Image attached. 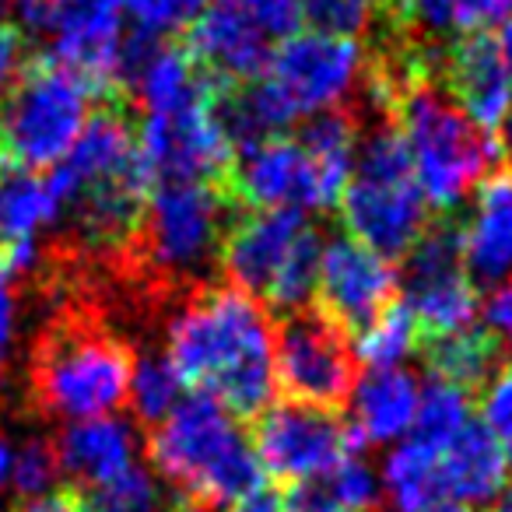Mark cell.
<instances>
[{
	"instance_id": "d590c367",
	"label": "cell",
	"mask_w": 512,
	"mask_h": 512,
	"mask_svg": "<svg viewBox=\"0 0 512 512\" xmlns=\"http://www.w3.org/2000/svg\"><path fill=\"white\" fill-rule=\"evenodd\" d=\"M29 64V39L18 25L0 22V99L15 85V78L22 74V67Z\"/></svg>"
},
{
	"instance_id": "7402d4cb",
	"label": "cell",
	"mask_w": 512,
	"mask_h": 512,
	"mask_svg": "<svg viewBox=\"0 0 512 512\" xmlns=\"http://www.w3.org/2000/svg\"><path fill=\"white\" fill-rule=\"evenodd\" d=\"M418 379L407 369H369L351 390V435L355 442L386 446L411 435L418 411Z\"/></svg>"
},
{
	"instance_id": "ba28073f",
	"label": "cell",
	"mask_w": 512,
	"mask_h": 512,
	"mask_svg": "<svg viewBox=\"0 0 512 512\" xmlns=\"http://www.w3.org/2000/svg\"><path fill=\"white\" fill-rule=\"evenodd\" d=\"M225 232V197L214 183H158L127 256L162 281H190L211 271Z\"/></svg>"
},
{
	"instance_id": "7bdbcfd3",
	"label": "cell",
	"mask_w": 512,
	"mask_h": 512,
	"mask_svg": "<svg viewBox=\"0 0 512 512\" xmlns=\"http://www.w3.org/2000/svg\"><path fill=\"white\" fill-rule=\"evenodd\" d=\"M491 512H512V484H505V488L498 491L495 505H491Z\"/></svg>"
},
{
	"instance_id": "f1b7e54d",
	"label": "cell",
	"mask_w": 512,
	"mask_h": 512,
	"mask_svg": "<svg viewBox=\"0 0 512 512\" xmlns=\"http://www.w3.org/2000/svg\"><path fill=\"white\" fill-rule=\"evenodd\" d=\"M127 400L134 407V414L148 425H162L172 411L183 400V379L172 369L169 355H141L134 358V369H130V386Z\"/></svg>"
},
{
	"instance_id": "7dc6e473",
	"label": "cell",
	"mask_w": 512,
	"mask_h": 512,
	"mask_svg": "<svg viewBox=\"0 0 512 512\" xmlns=\"http://www.w3.org/2000/svg\"><path fill=\"white\" fill-rule=\"evenodd\" d=\"M18 0H0V15H8V11H15Z\"/></svg>"
},
{
	"instance_id": "e0dca14e",
	"label": "cell",
	"mask_w": 512,
	"mask_h": 512,
	"mask_svg": "<svg viewBox=\"0 0 512 512\" xmlns=\"http://www.w3.org/2000/svg\"><path fill=\"white\" fill-rule=\"evenodd\" d=\"M439 53L442 57L435 60V78L453 95L456 106L488 134L502 130V123L512 116V78L502 64L495 32H463Z\"/></svg>"
},
{
	"instance_id": "44dd1931",
	"label": "cell",
	"mask_w": 512,
	"mask_h": 512,
	"mask_svg": "<svg viewBox=\"0 0 512 512\" xmlns=\"http://www.w3.org/2000/svg\"><path fill=\"white\" fill-rule=\"evenodd\" d=\"M60 470L81 484V488H99V484L120 477L137 463V435L120 418H88L71 421L57 439Z\"/></svg>"
},
{
	"instance_id": "8fae6325",
	"label": "cell",
	"mask_w": 512,
	"mask_h": 512,
	"mask_svg": "<svg viewBox=\"0 0 512 512\" xmlns=\"http://www.w3.org/2000/svg\"><path fill=\"white\" fill-rule=\"evenodd\" d=\"M232 193L253 211H327L337 207L348 183L330 176L299 137H267L235 151L228 169Z\"/></svg>"
},
{
	"instance_id": "603a6c76",
	"label": "cell",
	"mask_w": 512,
	"mask_h": 512,
	"mask_svg": "<svg viewBox=\"0 0 512 512\" xmlns=\"http://www.w3.org/2000/svg\"><path fill=\"white\" fill-rule=\"evenodd\" d=\"M439 474L446 498L460 505L495 502L509 481V460L484 425L470 421L446 449H439Z\"/></svg>"
},
{
	"instance_id": "8d00e7d4",
	"label": "cell",
	"mask_w": 512,
	"mask_h": 512,
	"mask_svg": "<svg viewBox=\"0 0 512 512\" xmlns=\"http://www.w3.org/2000/svg\"><path fill=\"white\" fill-rule=\"evenodd\" d=\"M18 344V299L11 281L0 274V379L8 376L11 358H15Z\"/></svg>"
},
{
	"instance_id": "f35d334b",
	"label": "cell",
	"mask_w": 512,
	"mask_h": 512,
	"mask_svg": "<svg viewBox=\"0 0 512 512\" xmlns=\"http://www.w3.org/2000/svg\"><path fill=\"white\" fill-rule=\"evenodd\" d=\"M232 512H285V495L274 488H253L249 495L235 498L232 502Z\"/></svg>"
},
{
	"instance_id": "74e56055",
	"label": "cell",
	"mask_w": 512,
	"mask_h": 512,
	"mask_svg": "<svg viewBox=\"0 0 512 512\" xmlns=\"http://www.w3.org/2000/svg\"><path fill=\"white\" fill-rule=\"evenodd\" d=\"M484 320H488L491 334L502 337V344L512 348V278L502 281V285L491 292L488 306H484Z\"/></svg>"
},
{
	"instance_id": "ac0fdd59",
	"label": "cell",
	"mask_w": 512,
	"mask_h": 512,
	"mask_svg": "<svg viewBox=\"0 0 512 512\" xmlns=\"http://www.w3.org/2000/svg\"><path fill=\"white\" fill-rule=\"evenodd\" d=\"M183 46L218 85H249L271 64V36L235 0H214L186 29Z\"/></svg>"
},
{
	"instance_id": "7c38bea8",
	"label": "cell",
	"mask_w": 512,
	"mask_h": 512,
	"mask_svg": "<svg viewBox=\"0 0 512 512\" xmlns=\"http://www.w3.org/2000/svg\"><path fill=\"white\" fill-rule=\"evenodd\" d=\"M404 260V278H400L404 306L421 334L446 337L474 327L477 313H481V299H477V285L463 267L460 225L442 221L435 228H425L421 239L407 249Z\"/></svg>"
},
{
	"instance_id": "2e32d148",
	"label": "cell",
	"mask_w": 512,
	"mask_h": 512,
	"mask_svg": "<svg viewBox=\"0 0 512 512\" xmlns=\"http://www.w3.org/2000/svg\"><path fill=\"white\" fill-rule=\"evenodd\" d=\"M53 46L46 57L78 74L95 95H120V53H123V4L120 0H81L60 8Z\"/></svg>"
},
{
	"instance_id": "3957f363",
	"label": "cell",
	"mask_w": 512,
	"mask_h": 512,
	"mask_svg": "<svg viewBox=\"0 0 512 512\" xmlns=\"http://www.w3.org/2000/svg\"><path fill=\"white\" fill-rule=\"evenodd\" d=\"M134 351L95 313L53 316L32 351V400L64 421L106 418L127 400Z\"/></svg>"
},
{
	"instance_id": "bcb514c9",
	"label": "cell",
	"mask_w": 512,
	"mask_h": 512,
	"mask_svg": "<svg viewBox=\"0 0 512 512\" xmlns=\"http://www.w3.org/2000/svg\"><path fill=\"white\" fill-rule=\"evenodd\" d=\"M502 134H505V151H509V158H512V116L502 123Z\"/></svg>"
},
{
	"instance_id": "83f0119b",
	"label": "cell",
	"mask_w": 512,
	"mask_h": 512,
	"mask_svg": "<svg viewBox=\"0 0 512 512\" xmlns=\"http://www.w3.org/2000/svg\"><path fill=\"white\" fill-rule=\"evenodd\" d=\"M418 334V323L404 302H390L376 320L358 330V341L351 348L365 369H400L418 351Z\"/></svg>"
},
{
	"instance_id": "30bf717a",
	"label": "cell",
	"mask_w": 512,
	"mask_h": 512,
	"mask_svg": "<svg viewBox=\"0 0 512 512\" xmlns=\"http://www.w3.org/2000/svg\"><path fill=\"white\" fill-rule=\"evenodd\" d=\"M274 376L278 390L295 404L341 407L358 383V358L348 330L320 309L288 313L274 337Z\"/></svg>"
},
{
	"instance_id": "5bb4252c",
	"label": "cell",
	"mask_w": 512,
	"mask_h": 512,
	"mask_svg": "<svg viewBox=\"0 0 512 512\" xmlns=\"http://www.w3.org/2000/svg\"><path fill=\"white\" fill-rule=\"evenodd\" d=\"M137 151L151 183H214L228 179L235 148L221 130L211 102L179 113H144Z\"/></svg>"
},
{
	"instance_id": "4dcf8cb0",
	"label": "cell",
	"mask_w": 512,
	"mask_h": 512,
	"mask_svg": "<svg viewBox=\"0 0 512 512\" xmlns=\"http://www.w3.org/2000/svg\"><path fill=\"white\" fill-rule=\"evenodd\" d=\"M64 474L60 470L57 442L50 439H29L15 446V463H11V488L29 502V498L53 495V484Z\"/></svg>"
},
{
	"instance_id": "6da1fadb",
	"label": "cell",
	"mask_w": 512,
	"mask_h": 512,
	"mask_svg": "<svg viewBox=\"0 0 512 512\" xmlns=\"http://www.w3.org/2000/svg\"><path fill=\"white\" fill-rule=\"evenodd\" d=\"M274 330L260 299L239 288H197L169 320V362L183 386L218 400L235 418L274 404Z\"/></svg>"
},
{
	"instance_id": "4fadbf2b",
	"label": "cell",
	"mask_w": 512,
	"mask_h": 512,
	"mask_svg": "<svg viewBox=\"0 0 512 512\" xmlns=\"http://www.w3.org/2000/svg\"><path fill=\"white\" fill-rule=\"evenodd\" d=\"M355 435L351 428L327 407L309 404H278L260 414L253 435L256 460L278 481L302 484L330 474L337 463L355 456Z\"/></svg>"
},
{
	"instance_id": "1f68e13d",
	"label": "cell",
	"mask_w": 512,
	"mask_h": 512,
	"mask_svg": "<svg viewBox=\"0 0 512 512\" xmlns=\"http://www.w3.org/2000/svg\"><path fill=\"white\" fill-rule=\"evenodd\" d=\"M302 22L313 25L323 36L355 39L358 32L372 29L379 22L376 0H302Z\"/></svg>"
},
{
	"instance_id": "836d02e7",
	"label": "cell",
	"mask_w": 512,
	"mask_h": 512,
	"mask_svg": "<svg viewBox=\"0 0 512 512\" xmlns=\"http://www.w3.org/2000/svg\"><path fill=\"white\" fill-rule=\"evenodd\" d=\"M481 425L495 435V442L502 446L505 460L512 467V369H498L495 376L488 379L481 397Z\"/></svg>"
},
{
	"instance_id": "b9f144b4",
	"label": "cell",
	"mask_w": 512,
	"mask_h": 512,
	"mask_svg": "<svg viewBox=\"0 0 512 512\" xmlns=\"http://www.w3.org/2000/svg\"><path fill=\"white\" fill-rule=\"evenodd\" d=\"M495 43H498V53H502L505 71H509V78H512V18L502 22V29L495 32Z\"/></svg>"
},
{
	"instance_id": "484cf974",
	"label": "cell",
	"mask_w": 512,
	"mask_h": 512,
	"mask_svg": "<svg viewBox=\"0 0 512 512\" xmlns=\"http://www.w3.org/2000/svg\"><path fill=\"white\" fill-rule=\"evenodd\" d=\"M470 425V390L446 379H428L418 393V411H414L411 439L428 449H446L463 428Z\"/></svg>"
},
{
	"instance_id": "4316f807",
	"label": "cell",
	"mask_w": 512,
	"mask_h": 512,
	"mask_svg": "<svg viewBox=\"0 0 512 512\" xmlns=\"http://www.w3.org/2000/svg\"><path fill=\"white\" fill-rule=\"evenodd\" d=\"M509 8L512 0H411L407 29L421 43H428V36H463L502 22Z\"/></svg>"
},
{
	"instance_id": "d6a6232c",
	"label": "cell",
	"mask_w": 512,
	"mask_h": 512,
	"mask_svg": "<svg viewBox=\"0 0 512 512\" xmlns=\"http://www.w3.org/2000/svg\"><path fill=\"white\" fill-rule=\"evenodd\" d=\"M123 15H130L141 32L165 36V32L190 29L214 0H120Z\"/></svg>"
},
{
	"instance_id": "9c48e42d",
	"label": "cell",
	"mask_w": 512,
	"mask_h": 512,
	"mask_svg": "<svg viewBox=\"0 0 512 512\" xmlns=\"http://www.w3.org/2000/svg\"><path fill=\"white\" fill-rule=\"evenodd\" d=\"M365 67L369 60L355 39L295 32V36L281 39L278 50H271V64H267L260 85L271 95L285 127H292L302 116L344 109V102L362 92Z\"/></svg>"
},
{
	"instance_id": "cb8c5ba5",
	"label": "cell",
	"mask_w": 512,
	"mask_h": 512,
	"mask_svg": "<svg viewBox=\"0 0 512 512\" xmlns=\"http://www.w3.org/2000/svg\"><path fill=\"white\" fill-rule=\"evenodd\" d=\"M383 488L393 512H435L446 498L439 474V453L407 439L386 456Z\"/></svg>"
},
{
	"instance_id": "8992f818",
	"label": "cell",
	"mask_w": 512,
	"mask_h": 512,
	"mask_svg": "<svg viewBox=\"0 0 512 512\" xmlns=\"http://www.w3.org/2000/svg\"><path fill=\"white\" fill-rule=\"evenodd\" d=\"M323 239L302 211H249L225 232L221 267L232 288L281 313L309 306L320 281Z\"/></svg>"
},
{
	"instance_id": "d4e9b609",
	"label": "cell",
	"mask_w": 512,
	"mask_h": 512,
	"mask_svg": "<svg viewBox=\"0 0 512 512\" xmlns=\"http://www.w3.org/2000/svg\"><path fill=\"white\" fill-rule=\"evenodd\" d=\"M425 358L435 379H446L463 390L488 386V379L502 369L498 365V337L488 327H467L446 337H432Z\"/></svg>"
},
{
	"instance_id": "e575fe53",
	"label": "cell",
	"mask_w": 512,
	"mask_h": 512,
	"mask_svg": "<svg viewBox=\"0 0 512 512\" xmlns=\"http://www.w3.org/2000/svg\"><path fill=\"white\" fill-rule=\"evenodd\" d=\"M249 18H253L267 36L288 39L299 32L302 22V0H235Z\"/></svg>"
},
{
	"instance_id": "ee69618b",
	"label": "cell",
	"mask_w": 512,
	"mask_h": 512,
	"mask_svg": "<svg viewBox=\"0 0 512 512\" xmlns=\"http://www.w3.org/2000/svg\"><path fill=\"white\" fill-rule=\"evenodd\" d=\"M172 512H218V509H214V505H207V502H193V498H190V502L179 505V509H172Z\"/></svg>"
},
{
	"instance_id": "7a4b0ae2",
	"label": "cell",
	"mask_w": 512,
	"mask_h": 512,
	"mask_svg": "<svg viewBox=\"0 0 512 512\" xmlns=\"http://www.w3.org/2000/svg\"><path fill=\"white\" fill-rule=\"evenodd\" d=\"M390 95V116L407 144L425 204L453 211L488 172L495 141L481 130L453 95L442 88L432 67H383L372 64Z\"/></svg>"
},
{
	"instance_id": "60d3db41",
	"label": "cell",
	"mask_w": 512,
	"mask_h": 512,
	"mask_svg": "<svg viewBox=\"0 0 512 512\" xmlns=\"http://www.w3.org/2000/svg\"><path fill=\"white\" fill-rule=\"evenodd\" d=\"M11 463H15V442L0 432V495L11 488Z\"/></svg>"
},
{
	"instance_id": "5b68a950",
	"label": "cell",
	"mask_w": 512,
	"mask_h": 512,
	"mask_svg": "<svg viewBox=\"0 0 512 512\" xmlns=\"http://www.w3.org/2000/svg\"><path fill=\"white\" fill-rule=\"evenodd\" d=\"M341 218L351 239L376 249L386 260L407 256L425 232V193L414 179L411 155L393 116H379L365 130L341 197Z\"/></svg>"
},
{
	"instance_id": "f546056e",
	"label": "cell",
	"mask_w": 512,
	"mask_h": 512,
	"mask_svg": "<svg viewBox=\"0 0 512 512\" xmlns=\"http://www.w3.org/2000/svg\"><path fill=\"white\" fill-rule=\"evenodd\" d=\"M81 502H85V512H165L162 484L144 463H134L120 477L92 488Z\"/></svg>"
},
{
	"instance_id": "52a82bcc",
	"label": "cell",
	"mask_w": 512,
	"mask_h": 512,
	"mask_svg": "<svg viewBox=\"0 0 512 512\" xmlns=\"http://www.w3.org/2000/svg\"><path fill=\"white\" fill-rule=\"evenodd\" d=\"M92 88L53 57H29L0 99V155L25 169H53L88 123Z\"/></svg>"
},
{
	"instance_id": "ffe728a7",
	"label": "cell",
	"mask_w": 512,
	"mask_h": 512,
	"mask_svg": "<svg viewBox=\"0 0 512 512\" xmlns=\"http://www.w3.org/2000/svg\"><path fill=\"white\" fill-rule=\"evenodd\" d=\"M463 267L481 288L512 278V169L481 179L467 221L460 225Z\"/></svg>"
},
{
	"instance_id": "9a60e30c",
	"label": "cell",
	"mask_w": 512,
	"mask_h": 512,
	"mask_svg": "<svg viewBox=\"0 0 512 512\" xmlns=\"http://www.w3.org/2000/svg\"><path fill=\"white\" fill-rule=\"evenodd\" d=\"M400 278L393 271V260L379 256L376 249L348 239L323 242L320 256V313H327L337 327L362 330L393 302Z\"/></svg>"
},
{
	"instance_id": "d6986e66",
	"label": "cell",
	"mask_w": 512,
	"mask_h": 512,
	"mask_svg": "<svg viewBox=\"0 0 512 512\" xmlns=\"http://www.w3.org/2000/svg\"><path fill=\"white\" fill-rule=\"evenodd\" d=\"M60 207L46 172L0 155V264L4 274H29L39 264V239L60 225Z\"/></svg>"
},
{
	"instance_id": "277c9868",
	"label": "cell",
	"mask_w": 512,
	"mask_h": 512,
	"mask_svg": "<svg viewBox=\"0 0 512 512\" xmlns=\"http://www.w3.org/2000/svg\"><path fill=\"white\" fill-rule=\"evenodd\" d=\"M151 460L179 491L207 505L235 502L264 484L253 439L239 428L235 414L204 393L183 397L155 428Z\"/></svg>"
},
{
	"instance_id": "c3c4849f",
	"label": "cell",
	"mask_w": 512,
	"mask_h": 512,
	"mask_svg": "<svg viewBox=\"0 0 512 512\" xmlns=\"http://www.w3.org/2000/svg\"><path fill=\"white\" fill-rule=\"evenodd\" d=\"M50 4H57V8H71V4H81V0H50Z\"/></svg>"
},
{
	"instance_id": "f6af8a7d",
	"label": "cell",
	"mask_w": 512,
	"mask_h": 512,
	"mask_svg": "<svg viewBox=\"0 0 512 512\" xmlns=\"http://www.w3.org/2000/svg\"><path fill=\"white\" fill-rule=\"evenodd\" d=\"M435 512H474V509H470V505H460V502H442Z\"/></svg>"
},
{
	"instance_id": "ab89813d",
	"label": "cell",
	"mask_w": 512,
	"mask_h": 512,
	"mask_svg": "<svg viewBox=\"0 0 512 512\" xmlns=\"http://www.w3.org/2000/svg\"><path fill=\"white\" fill-rule=\"evenodd\" d=\"M11 512H85V502H81L78 495L53 491V495H43V498H29V502H22Z\"/></svg>"
},
{
	"instance_id": "681fc988",
	"label": "cell",
	"mask_w": 512,
	"mask_h": 512,
	"mask_svg": "<svg viewBox=\"0 0 512 512\" xmlns=\"http://www.w3.org/2000/svg\"><path fill=\"white\" fill-rule=\"evenodd\" d=\"M0 274H4V264H0ZM4 278H8V274H4Z\"/></svg>"
}]
</instances>
